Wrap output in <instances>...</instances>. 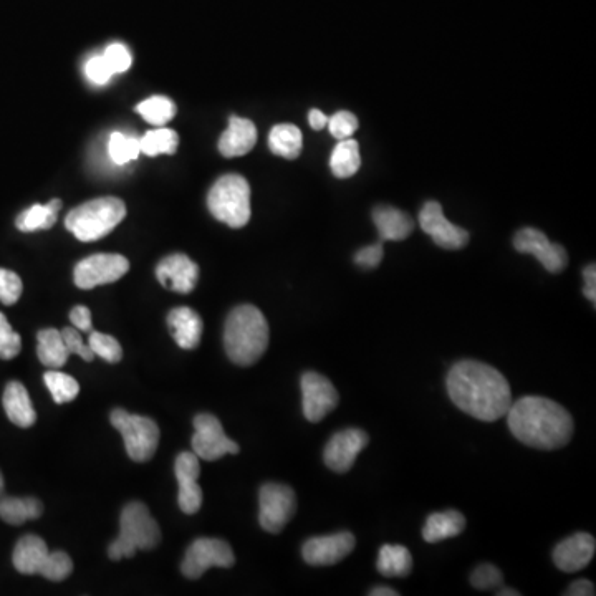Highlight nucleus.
<instances>
[{"label":"nucleus","instance_id":"nucleus-13","mask_svg":"<svg viewBox=\"0 0 596 596\" xmlns=\"http://www.w3.org/2000/svg\"><path fill=\"white\" fill-rule=\"evenodd\" d=\"M303 414L310 423H320L337 408L340 396L327 376L307 371L302 376Z\"/></svg>","mask_w":596,"mask_h":596},{"label":"nucleus","instance_id":"nucleus-20","mask_svg":"<svg viewBox=\"0 0 596 596\" xmlns=\"http://www.w3.org/2000/svg\"><path fill=\"white\" fill-rule=\"evenodd\" d=\"M595 537L585 532L562 540L553 550V562L562 572L575 573L588 567L595 555Z\"/></svg>","mask_w":596,"mask_h":596},{"label":"nucleus","instance_id":"nucleus-47","mask_svg":"<svg viewBox=\"0 0 596 596\" xmlns=\"http://www.w3.org/2000/svg\"><path fill=\"white\" fill-rule=\"evenodd\" d=\"M595 585L590 580H577L568 588L565 595L568 596H593L595 595Z\"/></svg>","mask_w":596,"mask_h":596},{"label":"nucleus","instance_id":"nucleus-49","mask_svg":"<svg viewBox=\"0 0 596 596\" xmlns=\"http://www.w3.org/2000/svg\"><path fill=\"white\" fill-rule=\"evenodd\" d=\"M371 596H398L399 593L390 587H376L370 592Z\"/></svg>","mask_w":596,"mask_h":596},{"label":"nucleus","instance_id":"nucleus-45","mask_svg":"<svg viewBox=\"0 0 596 596\" xmlns=\"http://www.w3.org/2000/svg\"><path fill=\"white\" fill-rule=\"evenodd\" d=\"M70 322L73 323V327L77 328L78 332H92V313L83 305L72 308Z\"/></svg>","mask_w":596,"mask_h":596},{"label":"nucleus","instance_id":"nucleus-19","mask_svg":"<svg viewBox=\"0 0 596 596\" xmlns=\"http://www.w3.org/2000/svg\"><path fill=\"white\" fill-rule=\"evenodd\" d=\"M156 277L166 289L178 294H189L198 284L199 267L188 255L173 254L159 262Z\"/></svg>","mask_w":596,"mask_h":596},{"label":"nucleus","instance_id":"nucleus-10","mask_svg":"<svg viewBox=\"0 0 596 596\" xmlns=\"http://www.w3.org/2000/svg\"><path fill=\"white\" fill-rule=\"evenodd\" d=\"M236 563V557L231 545L219 539H198L189 545L181 563L184 577L198 580L209 568H231Z\"/></svg>","mask_w":596,"mask_h":596},{"label":"nucleus","instance_id":"nucleus-38","mask_svg":"<svg viewBox=\"0 0 596 596\" xmlns=\"http://www.w3.org/2000/svg\"><path fill=\"white\" fill-rule=\"evenodd\" d=\"M328 130L338 141L348 140L358 130V118L351 111L342 110L328 118Z\"/></svg>","mask_w":596,"mask_h":596},{"label":"nucleus","instance_id":"nucleus-42","mask_svg":"<svg viewBox=\"0 0 596 596\" xmlns=\"http://www.w3.org/2000/svg\"><path fill=\"white\" fill-rule=\"evenodd\" d=\"M111 72L123 73L131 67V53L123 44H113L103 53Z\"/></svg>","mask_w":596,"mask_h":596},{"label":"nucleus","instance_id":"nucleus-50","mask_svg":"<svg viewBox=\"0 0 596 596\" xmlns=\"http://www.w3.org/2000/svg\"><path fill=\"white\" fill-rule=\"evenodd\" d=\"M499 596H520V592H515V590H510V588H504V590H499L497 592Z\"/></svg>","mask_w":596,"mask_h":596},{"label":"nucleus","instance_id":"nucleus-44","mask_svg":"<svg viewBox=\"0 0 596 596\" xmlns=\"http://www.w3.org/2000/svg\"><path fill=\"white\" fill-rule=\"evenodd\" d=\"M385 255L383 242H376L373 246L363 247L355 254V264L363 269H376Z\"/></svg>","mask_w":596,"mask_h":596},{"label":"nucleus","instance_id":"nucleus-16","mask_svg":"<svg viewBox=\"0 0 596 596\" xmlns=\"http://www.w3.org/2000/svg\"><path fill=\"white\" fill-rule=\"evenodd\" d=\"M355 545V535L351 532L313 537L303 544L302 557L312 567H328L347 558Z\"/></svg>","mask_w":596,"mask_h":596},{"label":"nucleus","instance_id":"nucleus-40","mask_svg":"<svg viewBox=\"0 0 596 596\" xmlns=\"http://www.w3.org/2000/svg\"><path fill=\"white\" fill-rule=\"evenodd\" d=\"M502 582H504L502 572L491 563H484L481 567H477L471 575V585L477 590L499 588Z\"/></svg>","mask_w":596,"mask_h":596},{"label":"nucleus","instance_id":"nucleus-22","mask_svg":"<svg viewBox=\"0 0 596 596\" xmlns=\"http://www.w3.org/2000/svg\"><path fill=\"white\" fill-rule=\"evenodd\" d=\"M168 327L179 347L184 350H194L199 347L204 323L193 308L178 307L171 310L168 315Z\"/></svg>","mask_w":596,"mask_h":596},{"label":"nucleus","instance_id":"nucleus-34","mask_svg":"<svg viewBox=\"0 0 596 596\" xmlns=\"http://www.w3.org/2000/svg\"><path fill=\"white\" fill-rule=\"evenodd\" d=\"M136 111L154 126H163L173 120L176 106L166 97H153L136 106Z\"/></svg>","mask_w":596,"mask_h":596},{"label":"nucleus","instance_id":"nucleus-6","mask_svg":"<svg viewBox=\"0 0 596 596\" xmlns=\"http://www.w3.org/2000/svg\"><path fill=\"white\" fill-rule=\"evenodd\" d=\"M12 562L17 572L24 575H42L50 582H62L73 572L72 558L62 550L49 552L44 539L37 535H25L17 542Z\"/></svg>","mask_w":596,"mask_h":596},{"label":"nucleus","instance_id":"nucleus-1","mask_svg":"<svg viewBox=\"0 0 596 596\" xmlns=\"http://www.w3.org/2000/svg\"><path fill=\"white\" fill-rule=\"evenodd\" d=\"M447 393L457 408L471 418L492 423L505 418L512 404L509 381L494 366L464 360L447 375Z\"/></svg>","mask_w":596,"mask_h":596},{"label":"nucleus","instance_id":"nucleus-26","mask_svg":"<svg viewBox=\"0 0 596 596\" xmlns=\"http://www.w3.org/2000/svg\"><path fill=\"white\" fill-rule=\"evenodd\" d=\"M44 514V505L35 497H2L0 519L10 525H22L27 520L39 519Z\"/></svg>","mask_w":596,"mask_h":596},{"label":"nucleus","instance_id":"nucleus-31","mask_svg":"<svg viewBox=\"0 0 596 596\" xmlns=\"http://www.w3.org/2000/svg\"><path fill=\"white\" fill-rule=\"evenodd\" d=\"M269 146L272 153L285 159H297L302 153V131L290 123H282L272 128L269 135Z\"/></svg>","mask_w":596,"mask_h":596},{"label":"nucleus","instance_id":"nucleus-39","mask_svg":"<svg viewBox=\"0 0 596 596\" xmlns=\"http://www.w3.org/2000/svg\"><path fill=\"white\" fill-rule=\"evenodd\" d=\"M24 285L19 275L12 270L0 269V302L4 305H14L19 302Z\"/></svg>","mask_w":596,"mask_h":596},{"label":"nucleus","instance_id":"nucleus-23","mask_svg":"<svg viewBox=\"0 0 596 596\" xmlns=\"http://www.w3.org/2000/svg\"><path fill=\"white\" fill-rule=\"evenodd\" d=\"M375 222L381 242H399L408 239L414 231V221L406 212L399 211L396 207L380 206L373 211Z\"/></svg>","mask_w":596,"mask_h":596},{"label":"nucleus","instance_id":"nucleus-37","mask_svg":"<svg viewBox=\"0 0 596 596\" xmlns=\"http://www.w3.org/2000/svg\"><path fill=\"white\" fill-rule=\"evenodd\" d=\"M22 350L20 335L12 330L9 320L4 313H0V358L12 360Z\"/></svg>","mask_w":596,"mask_h":596},{"label":"nucleus","instance_id":"nucleus-8","mask_svg":"<svg viewBox=\"0 0 596 596\" xmlns=\"http://www.w3.org/2000/svg\"><path fill=\"white\" fill-rule=\"evenodd\" d=\"M110 421L125 439L126 452L135 462H146L154 456L159 444V428L153 419L115 409Z\"/></svg>","mask_w":596,"mask_h":596},{"label":"nucleus","instance_id":"nucleus-27","mask_svg":"<svg viewBox=\"0 0 596 596\" xmlns=\"http://www.w3.org/2000/svg\"><path fill=\"white\" fill-rule=\"evenodd\" d=\"M62 209V201L60 199H52L49 204H35V206L25 209L17 221L15 226L22 232H37L47 231L53 224L57 222L58 211Z\"/></svg>","mask_w":596,"mask_h":596},{"label":"nucleus","instance_id":"nucleus-5","mask_svg":"<svg viewBox=\"0 0 596 596\" xmlns=\"http://www.w3.org/2000/svg\"><path fill=\"white\" fill-rule=\"evenodd\" d=\"M126 216L125 202L118 198H98L68 212L65 226L78 241L93 242L108 236Z\"/></svg>","mask_w":596,"mask_h":596},{"label":"nucleus","instance_id":"nucleus-30","mask_svg":"<svg viewBox=\"0 0 596 596\" xmlns=\"http://www.w3.org/2000/svg\"><path fill=\"white\" fill-rule=\"evenodd\" d=\"M361 166L360 145L353 138L338 141L330 156L332 173L340 179L351 178Z\"/></svg>","mask_w":596,"mask_h":596},{"label":"nucleus","instance_id":"nucleus-18","mask_svg":"<svg viewBox=\"0 0 596 596\" xmlns=\"http://www.w3.org/2000/svg\"><path fill=\"white\" fill-rule=\"evenodd\" d=\"M179 482L178 504L184 514L193 515L201 509L202 489L198 479L201 476L199 457L194 452H181L174 464Z\"/></svg>","mask_w":596,"mask_h":596},{"label":"nucleus","instance_id":"nucleus-4","mask_svg":"<svg viewBox=\"0 0 596 596\" xmlns=\"http://www.w3.org/2000/svg\"><path fill=\"white\" fill-rule=\"evenodd\" d=\"M161 540V530L148 507L141 502L126 505L120 517V535L108 547L111 560L131 558L138 550H153Z\"/></svg>","mask_w":596,"mask_h":596},{"label":"nucleus","instance_id":"nucleus-46","mask_svg":"<svg viewBox=\"0 0 596 596\" xmlns=\"http://www.w3.org/2000/svg\"><path fill=\"white\" fill-rule=\"evenodd\" d=\"M583 279H585V285H583V294L595 305L596 303V267L595 264H590L583 270Z\"/></svg>","mask_w":596,"mask_h":596},{"label":"nucleus","instance_id":"nucleus-35","mask_svg":"<svg viewBox=\"0 0 596 596\" xmlns=\"http://www.w3.org/2000/svg\"><path fill=\"white\" fill-rule=\"evenodd\" d=\"M140 153V138L135 136L113 133L108 141V154L115 164L131 163L140 156Z\"/></svg>","mask_w":596,"mask_h":596},{"label":"nucleus","instance_id":"nucleus-9","mask_svg":"<svg viewBox=\"0 0 596 596\" xmlns=\"http://www.w3.org/2000/svg\"><path fill=\"white\" fill-rule=\"evenodd\" d=\"M259 524L269 534H280L297 510V497L292 487L269 482L260 487Z\"/></svg>","mask_w":596,"mask_h":596},{"label":"nucleus","instance_id":"nucleus-32","mask_svg":"<svg viewBox=\"0 0 596 596\" xmlns=\"http://www.w3.org/2000/svg\"><path fill=\"white\" fill-rule=\"evenodd\" d=\"M179 145V136L176 131L168 128H159V130L148 131L143 138H140L141 153L148 156H158V154H174Z\"/></svg>","mask_w":596,"mask_h":596},{"label":"nucleus","instance_id":"nucleus-3","mask_svg":"<svg viewBox=\"0 0 596 596\" xmlns=\"http://www.w3.org/2000/svg\"><path fill=\"white\" fill-rule=\"evenodd\" d=\"M269 323L254 305H239L226 320L224 348L232 363L254 365L269 347Z\"/></svg>","mask_w":596,"mask_h":596},{"label":"nucleus","instance_id":"nucleus-51","mask_svg":"<svg viewBox=\"0 0 596 596\" xmlns=\"http://www.w3.org/2000/svg\"><path fill=\"white\" fill-rule=\"evenodd\" d=\"M2 491H4V477L0 474V494H2Z\"/></svg>","mask_w":596,"mask_h":596},{"label":"nucleus","instance_id":"nucleus-11","mask_svg":"<svg viewBox=\"0 0 596 596\" xmlns=\"http://www.w3.org/2000/svg\"><path fill=\"white\" fill-rule=\"evenodd\" d=\"M130 270V262L120 254L90 255L78 262L73 280L78 289H95L98 285L113 284Z\"/></svg>","mask_w":596,"mask_h":596},{"label":"nucleus","instance_id":"nucleus-15","mask_svg":"<svg viewBox=\"0 0 596 596\" xmlns=\"http://www.w3.org/2000/svg\"><path fill=\"white\" fill-rule=\"evenodd\" d=\"M514 247L520 254L534 255L540 264L552 274L562 272L568 264L567 250L560 244L548 241L544 232L534 227L520 229L514 237Z\"/></svg>","mask_w":596,"mask_h":596},{"label":"nucleus","instance_id":"nucleus-33","mask_svg":"<svg viewBox=\"0 0 596 596\" xmlns=\"http://www.w3.org/2000/svg\"><path fill=\"white\" fill-rule=\"evenodd\" d=\"M45 385L49 388L53 401L57 404L70 403L80 393V385L75 378L62 371H47L44 375Z\"/></svg>","mask_w":596,"mask_h":596},{"label":"nucleus","instance_id":"nucleus-36","mask_svg":"<svg viewBox=\"0 0 596 596\" xmlns=\"http://www.w3.org/2000/svg\"><path fill=\"white\" fill-rule=\"evenodd\" d=\"M88 345L92 348L93 355L100 356L101 360L108 363H120L123 358V348L115 337L101 332H90Z\"/></svg>","mask_w":596,"mask_h":596},{"label":"nucleus","instance_id":"nucleus-7","mask_svg":"<svg viewBox=\"0 0 596 596\" xmlns=\"http://www.w3.org/2000/svg\"><path fill=\"white\" fill-rule=\"evenodd\" d=\"M207 207L217 221L232 229H241L250 221V188L241 174H226L217 179L209 196Z\"/></svg>","mask_w":596,"mask_h":596},{"label":"nucleus","instance_id":"nucleus-48","mask_svg":"<svg viewBox=\"0 0 596 596\" xmlns=\"http://www.w3.org/2000/svg\"><path fill=\"white\" fill-rule=\"evenodd\" d=\"M308 123L312 126L313 130H323L328 123V116L323 113V111L317 110V108H313L308 113Z\"/></svg>","mask_w":596,"mask_h":596},{"label":"nucleus","instance_id":"nucleus-17","mask_svg":"<svg viewBox=\"0 0 596 596\" xmlns=\"http://www.w3.org/2000/svg\"><path fill=\"white\" fill-rule=\"evenodd\" d=\"M368 446V434L361 429H343L333 434L323 451V461L333 472L350 471L356 457Z\"/></svg>","mask_w":596,"mask_h":596},{"label":"nucleus","instance_id":"nucleus-24","mask_svg":"<svg viewBox=\"0 0 596 596\" xmlns=\"http://www.w3.org/2000/svg\"><path fill=\"white\" fill-rule=\"evenodd\" d=\"M2 403H4L7 418L15 426H19V428L34 426L35 421H37V413H35L29 393H27L22 383L10 381L9 385L5 386Z\"/></svg>","mask_w":596,"mask_h":596},{"label":"nucleus","instance_id":"nucleus-28","mask_svg":"<svg viewBox=\"0 0 596 596\" xmlns=\"http://www.w3.org/2000/svg\"><path fill=\"white\" fill-rule=\"evenodd\" d=\"M37 356L42 361V365L49 366V368H62L67 363L70 353L63 342L62 332L57 328H44L40 330L37 335Z\"/></svg>","mask_w":596,"mask_h":596},{"label":"nucleus","instance_id":"nucleus-41","mask_svg":"<svg viewBox=\"0 0 596 596\" xmlns=\"http://www.w3.org/2000/svg\"><path fill=\"white\" fill-rule=\"evenodd\" d=\"M60 332H62L63 342H65V347H67L70 355H78L85 361H92L95 358L92 348H90L88 342L83 340L77 328L67 327L60 330Z\"/></svg>","mask_w":596,"mask_h":596},{"label":"nucleus","instance_id":"nucleus-14","mask_svg":"<svg viewBox=\"0 0 596 596\" xmlns=\"http://www.w3.org/2000/svg\"><path fill=\"white\" fill-rule=\"evenodd\" d=\"M419 226L433 239L434 244L443 249L457 250L467 246L469 232L452 224L444 216L443 207L438 201H428L419 212Z\"/></svg>","mask_w":596,"mask_h":596},{"label":"nucleus","instance_id":"nucleus-43","mask_svg":"<svg viewBox=\"0 0 596 596\" xmlns=\"http://www.w3.org/2000/svg\"><path fill=\"white\" fill-rule=\"evenodd\" d=\"M85 75L95 85H105L115 73L111 72L110 65L106 62L105 57L98 55V57L88 60L87 65H85Z\"/></svg>","mask_w":596,"mask_h":596},{"label":"nucleus","instance_id":"nucleus-21","mask_svg":"<svg viewBox=\"0 0 596 596\" xmlns=\"http://www.w3.org/2000/svg\"><path fill=\"white\" fill-rule=\"evenodd\" d=\"M257 143V128L246 118L232 116L227 130L219 140V151L226 158H237L250 153Z\"/></svg>","mask_w":596,"mask_h":596},{"label":"nucleus","instance_id":"nucleus-29","mask_svg":"<svg viewBox=\"0 0 596 596\" xmlns=\"http://www.w3.org/2000/svg\"><path fill=\"white\" fill-rule=\"evenodd\" d=\"M376 568L383 577H408L413 570V557L403 545H383Z\"/></svg>","mask_w":596,"mask_h":596},{"label":"nucleus","instance_id":"nucleus-25","mask_svg":"<svg viewBox=\"0 0 596 596\" xmlns=\"http://www.w3.org/2000/svg\"><path fill=\"white\" fill-rule=\"evenodd\" d=\"M466 529V517L457 510H446L431 514L423 529V539L428 544H438L441 540L452 539Z\"/></svg>","mask_w":596,"mask_h":596},{"label":"nucleus","instance_id":"nucleus-12","mask_svg":"<svg viewBox=\"0 0 596 596\" xmlns=\"http://www.w3.org/2000/svg\"><path fill=\"white\" fill-rule=\"evenodd\" d=\"M193 451L199 459L217 461L226 454H237L241 447L227 438L221 421L212 414L202 413L194 418Z\"/></svg>","mask_w":596,"mask_h":596},{"label":"nucleus","instance_id":"nucleus-2","mask_svg":"<svg viewBox=\"0 0 596 596\" xmlns=\"http://www.w3.org/2000/svg\"><path fill=\"white\" fill-rule=\"evenodd\" d=\"M510 433L525 446L553 451L572 439V414L544 396H524L512 401L505 414Z\"/></svg>","mask_w":596,"mask_h":596}]
</instances>
